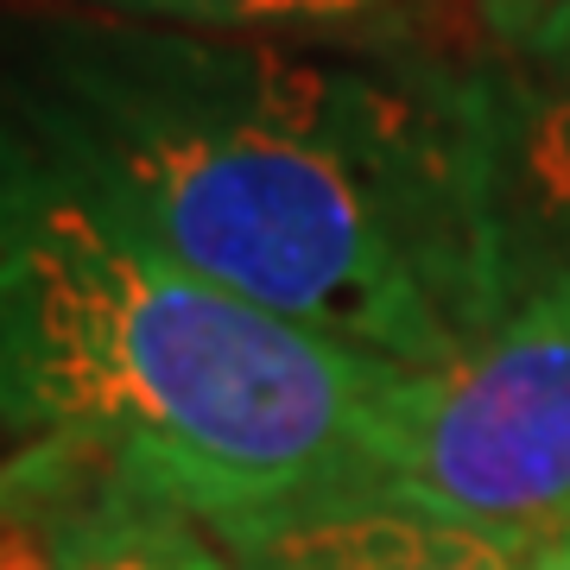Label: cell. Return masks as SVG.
<instances>
[{"instance_id":"6da1fadb","label":"cell","mask_w":570,"mask_h":570,"mask_svg":"<svg viewBox=\"0 0 570 570\" xmlns=\"http://www.w3.org/2000/svg\"><path fill=\"white\" fill-rule=\"evenodd\" d=\"M0 102L184 266L362 362H456L539 273L520 134L425 77L178 26H0Z\"/></svg>"},{"instance_id":"7a4b0ae2","label":"cell","mask_w":570,"mask_h":570,"mask_svg":"<svg viewBox=\"0 0 570 570\" xmlns=\"http://www.w3.org/2000/svg\"><path fill=\"white\" fill-rule=\"evenodd\" d=\"M400 374L184 266L0 102V456L102 450L254 532L374 501Z\"/></svg>"},{"instance_id":"3957f363","label":"cell","mask_w":570,"mask_h":570,"mask_svg":"<svg viewBox=\"0 0 570 570\" xmlns=\"http://www.w3.org/2000/svg\"><path fill=\"white\" fill-rule=\"evenodd\" d=\"M374 501L508 546L570 527V242L456 362L400 374Z\"/></svg>"},{"instance_id":"277c9868","label":"cell","mask_w":570,"mask_h":570,"mask_svg":"<svg viewBox=\"0 0 570 570\" xmlns=\"http://www.w3.org/2000/svg\"><path fill=\"white\" fill-rule=\"evenodd\" d=\"M0 570H247L204 513L82 444L0 456Z\"/></svg>"},{"instance_id":"5b68a950","label":"cell","mask_w":570,"mask_h":570,"mask_svg":"<svg viewBox=\"0 0 570 570\" xmlns=\"http://www.w3.org/2000/svg\"><path fill=\"white\" fill-rule=\"evenodd\" d=\"M223 539L247 570H527L508 539L444 527L387 501H348Z\"/></svg>"},{"instance_id":"8992f818","label":"cell","mask_w":570,"mask_h":570,"mask_svg":"<svg viewBox=\"0 0 570 570\" xmlns=\"http://www.w3.org/2000/svg\"><path fill=\"white\" fill-rule=\"evenodd\" d=\"M77 13L178 32H228V39H317V32H362L393 20L406 0H58Z\"/></svg>"},{"instance_id":"52a82bcc","label":"cell","mask_w":570,"mask_h":570,"mask_svg":"<svg viewBox=\"0 0 570 570\" xmlns=\"http://www.w3.org/2000/svg\"><path fill=\"white\" fill-rule=\"evenodd\" d=\"M532 77H539V102L520 121V165H527V190L539 204H570V20H558L546 39L520 51Z\"/></svg>"},{"instance_id":"ba28073f","label":"cell","mask_w":570,"mask_h":570,"mask_svg":"<svg viewBox=\"0 0 570 570\" xmlns=\"http://www.w3.org/2000/svg\"><path fill=\"white\" fill-rule=\"evenodd\" d=\"M469 7H475V20L489 26L513 58H520L532 39H546L558 20H570V0H469Z\"/></svg>"},{"instance_id":"9c48e42d","label":"cell","mask_w":570,"mask_h":570,"mask_svg":"<svg viewBox=\"0 0 570 570\" xmlns=\"http://www.w3.org/2000/svg\"><path fill=\"white\" fill-rule=\"evenodd\" d=\"M520 564L527 570H570V527H558V532H546V539L520 546Z\"/></svg>"},{"instance_id":"30bf717a","label":"cell","mask_w":570,"mask_h":570,"mask_svg":"<svg viewBox=\"0 0 570 570\" xmlns=\"http://www.w3.org/2000/svg\"><path fill=\"white\" fill-rule=\"evenodd\" d=\"M0 482H7V469H0Z\"/></svg>"}]
</instances>
